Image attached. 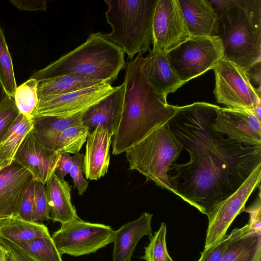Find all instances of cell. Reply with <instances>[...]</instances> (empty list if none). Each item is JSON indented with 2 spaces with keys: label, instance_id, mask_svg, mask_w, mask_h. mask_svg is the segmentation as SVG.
<instances>
[{
  "label": "cell",
  "instance_id": "cell-1",
  "mask_svg": "<svg viewBox=\"0 0 261 261\" xmlns=\"http://www.w3.org/2000/svg\"><path fill=\"white\" fill-rule=\"evenodd\" d=\"M219 106L205 102L178 107L168 122L189 153V162L173 164L175 195L206 216L234 193L261 165V147L245 146L215 131Z\"/></svg>",
  "mask_w": 261,
  "mask_h": 261
},
{
  "label": "cell",
  "instance_id": "cell-2",
  "mask_svg": "<svg viewBox=\"0 0 261 261\" xmlns=\"http://www.w3.org/2000/svg\"><path fill=\"white\" fill-rule=\"evenodd\" d=\"M149 59L138 54L127 61L124 82L122 118L112 139V154L118 155L168 123L178 106L169 105L167 95L156 89L148 79Z\"/></svg>",
  "mask_w": 261,
  "mask_h": 261
},
{
  "label": "cell",
  "instance_id": "cell-3",
  "mask_svg": "<svg viewBox=\"0 0 261 261\" xmlns=\"http://www.w3.org/2000/svg\"><path fill=\"white\" fill-rule=\"evenodd\" d=\"M223 59L248 72L261 60V0H211Z\"/></svg>",
  "mask_w": 261,
  "mask_h": 261
},
{
  "label": "cell",
  "instance_id": "cell-4",
  "mask_svg": "<svg viewBox=\"0 0 261 261\" xmlns=\"http://www.w3.org/2000/svg\"><path fill=\"white\" fill-rule=\"evenodd\" d=\"M125 53L100 32L90 34L86 41L30 78L37 82L66 74H78L111 85L126 69Z\"/></svg>",
  "mask_w": 261,
  "mask_h": 261
},
{
  "label": "cell",
  "instance_id": "cell-5",
  "mask_svg": "<svg viewBox=\"0 0 261 261\" xmlns=\"http://www.w3.org/2000/svg\"><path fill=\"white\" fill-rule=\"evenodd\" d=\"M106 17L112 28L105 36L132 60L137 54L151 51L152 27L157 0H104Z\"/></svg>",
  "mask_w": 261,
  "mask_h": 261
},
{
  "label": "cell",
  "instance_id": "cell-6",
  "mask_svg": "<svg viewBox=\"0 0 261 261\" xmlns=\"http://www.w3.org/2000/svg\"><path fill=\"white\" fill-rule=\"evenodd\" d=\"M184 148L168 123L152 131L125 151L131 170H136L158 186L175 193L168 171Z\"/></svg>",
  "mask_w": 261,
  "mask_h": 261
},
{
  "label": "cell",
  "instance_id": "cell-7",
  "mask_svg": "<svg viewBox=\"0 0 261 261\" xmlns=\"http://www.w3.org/2000/svg\"><path fill=\"white\" fill-rule=\"evenodd\" d=\"M166 56L176 74L185 84L214 69L223 59V50L218 36L190 37Z\"/></svg>",
  "mask_w": 261,
  "mask_h": 261
},
{
  "label": "cell",
  "instance_id": "cell-8",
  "mask_svg": "<svg viewBox=\"0 0 261 261\" xmlns=\"http://www.w3.org/2000/svg\"><path fill=\"white\" fill-rule=\"evenodd\" d=\"M61 224L51 237L61 256L89 254L113 242L115 230L110 226L85 222L79 218Z\"/></svg>",
  "mask_w": 261,
  "mask_h": 261
},
{
  "label": "cell",
  "instance_id": "cell-9",
  "mask_svg": "<svg viewBox=\"0 0 261 261\" xmlns=\"http://www.w3.org/2000/svg\"><path fill=\"white\" fill-rule=\"evenodd\" d=\"M214 70V93L218 103L240 110H253L261 104L260 88L252 86L248 73L240 67L222 59Z\"/></svg>",
  "mask_w": 261,
  "mask_h": 261
},
{
  "label": "cell",
  "instance_id": "cell-10",
  "mask_svg": "<svg viewBox=\"0 0 261 261\" xmlns=\"http://www.w3.org/2000/svg\"><path fill=\"white\" fill-rule=\"evenodd\" d=\"M260 181L259 165L234 193L215 205L207 215L208 223L204 249L212 247L225 237L228 228L236 217L244 212L247 201L260 186Z\"/></svg>",
  "mask_w": 261,
  "mask_h": 261
},
{
  "label": "cell",
  "instance_id": "cell-11",
  "mask_svg": "<svg viewBox=\"0 0 261 261\" xmlns=\"http://www.w3.org/2000/svg\"><path fill=\"white\" fill-rule=\"evenodd\" d=\"M190 37L178 0H157L152 20V50L167 54Z\"/></svg>",
  "mask_w": 261,
  "mask_h": 261
},
{
  "label": "cell",
  "instance_id": "cell-12",
  "mask_svg": "<svg viewBox=\"0 0 261 261\" xmlns=\"http://www.w3.org/2000/svg\"><path fill=\"white\" fill-rule=\"evenodd\" d=\"M110 84L95 85L60 96L39 100L33 118L73 117L83 113L115 89Z\"/></svg>",
  "mask_w": 261,
  "mask_h": 261
},
{
  "label": "cell",
  "instance_id": "cell-13",
  "mask_svg": "<svg viewBox=\"0 0 261 261\" xmlns=\"http://www.w3.org/2000/svg\"><path fill=\"white\" fill-rule=\"evenodd\" d=\"M213 128L245 146L261 147L260 120L253 110L219 107Z\"/></svg>",
  "mask_w": 261,
  "mask_h": 261
},
{
  "label": "cell",
  "instance_id": "cell-14",
  "mask_svg": "<svg viewBox=\"0 0 261 261\" xmlns=\"http://www.w3.org/2000/svg\"><path fill=\"white\" fill-rule=\"evenodd\" d=\"M60 153L46 148L33 128L20 144L13 158L36 181L46 185L55 173Z\"/></svg>",
  "mask_w": 261,
  "mask_h": 261
},
{
  "label": "cell",
  "instance_id": "cell-15",
  "mask_svg": "<svg viewBox=\"0 0 261 261\" xmlns=\"http://www.w3.org/2000/svg\"><path fill=\"white\" fill-rule=\"evenodd\" d=\"M33 180L29 171L14 160L0 170V217L18 216L24 191Z\"/></svg>",
  "mask_w": 261,
  "mask_h": 261
},
{
  "label": "cell",
  "instance_id": "cell-16",
  "mask_svg": "<svg viewBox=\"0 0 261 261\" xmlns=\"http://www.w3.org/2000/svg\"><path fill=\"white\" fill-rule=\"evenodd\" d=\"M113 136L107 129L100 126L89 133L82 165L87 179L98 180L107 173Z\"/></svg>",
  "mask_w": 261,
  "mask_h": 261
},
{
  "label": "cell",
  "instance_id": "cell-17",
  "mask_svg": "<svg viewBox=\"0 0 261 261\" xmlns=\"http://www.w3.org/2000/svg\"><path fill=\"white\" fill-rule=\"evenodd\" d=\"M124 94V86L122 83L83 113V123L88 128L89 133L100 126L113 135L115 134L122 118Z\"/></svg>",
  "mask_w": 261,
  "mask_h": 261
},
{
  "label": "cell",
  "instance_id": "cell-18",
  "mask_svg": "<svg viewBox=\"0 0 261 261\" xmlns=\"http://www.w3.org/2000/svg\"><path fill=\"white\" fill-rule=\"evenodd\" d=\"M191 37L217 36L218 17L208 0H178Z\"/></svg>",
  "mask_w": 261,
  "mask_h": 261
},
{
  "label": "cell",
  "instance_id": "cell-19",
  "mask_svg": "<svg viewBox=\"0 0 261 261\" xmlns=\"http://www.w3.org/2000/svg\"><path fill=\"white\" fill-rule=\"evenodd\" d=\"M152 216L143 213L137 219L127 222L115 231L112 261H130L139 241L143 236H152Z\"/></svg>",
  "mask_w": 261,
  "mask_h": 261
},
{
  "label": "cell",
  "instance_id": "cell-20",
  "mask_svg": "<svg viewBox=\"0 0 261 261\" xmlns=\"http://www.w3.org/2000/svg\"><path fill=\"white\" fill-rule=\"evenodd\" d=\"M260 234L248 223L233 229L220 261H261Z\"/></svg>",
  "mask_w": 261,
  "mask_h": 261
},
{
  "label": "cell",
  "instance_id": "cell-21",
  "mask_svg": "<svg viewBox=\"0 0 261 261\" xmlns=\"http://www.w3.org/2000/svg\"><path fill=\"white\" fill-rule=\"evenodd\" d=\"M45 186L50 215L54 222L63 224L79 218L71 202V188L68 182L61 179L55 173Z\"/></svg>",
  "mask_w": 261,
  "mask_h": 261
},
{
  "label": "cell",
  "instance_id": "cell-22",
  "mask_svg": "<svg viewBox=\"0 0 261 261\" xmlns=\"http://www.w3.org/2000/svg\"><path fill=\"white\" fill-rule=\"evenodd\" d=\"M149 52L147 57L149 59L148 75L150 82L166 95L175 92L185 83L174 71L166 54L152 50Z\"/></svg>",
  "mask_w": 261,
  "mask_h": 261
},
{
  "label": "cell",
  "instance_id": "cell-23",
  "mask_svg": "<svg viewBox=\"0 0 261 261\" xmlns=\"http://www.w3.org/2000/svg\"><path fill=\"white\" fill-rule=\"evenodd\" d=\"M83 113L68 118L55 116L33 117L32 118L33 129L46 148L56 151V144L60 134L70 127L83 124Z\"/></svg>",
  "mask_w": 261,
  "mask_h": 261
},
{
  "label": "cell",
  "instance_id": "cell-24",
  "mask_svg": "<svg viewBox=\"0 0 261 261\" xmlns=\"http://www.w3.org/2000/svg\"><path fill=\"white\" fill-rule=\"evenodd\" d=\"M106 84L78 74H66L38 82L39 101Z\"/></svg>",
  "mask_w": 261,
  "mask_h": 261
},
{
  "label": "cell",
  "instance_id": "cell-25",
  "mask_svg": "<svg viewBox=\"0 0 261 261\" xmlns=\"http://www.w3.org/2000/svg\"><path fill=\"white\" fill-rule=\"evenodd\" d=\"M50 236L47 227L41 222H34L11 217L0 227V237L13 244L36 238Z\"/></svg>",
  "mask_w": 261,
  "mask_h": 261
},
{
  "label": "cell",
  "instance_id": "cell-26",
  "mask_svg": "<svg viewBox=\"0 0 261 261\" xmlns=\"http://www.w3.org/2000/svg\"><path fill=\"white\" fill-rule=\"evenodd\" d=\"M15 245L37 261H62L51 236L36 238Z\"/></svg>",
  "mask_w": 261,
  "mask_h": 261
},
{
  "label": "cell",
  "instance_id": "cell-27",
  "mask_svg": "<svg viewBox=\"0 0 261 261\" xmlns=\"http://www.w3.org/2000/svg\"><path fill=\"white\" fill-rule=\"evenodd\" d=\"M38 84L36 80L30 78L17 87L13 97L19 113L30 119L33 118L39 103Z\"/></svg>",
  "mask_w": 261,
  "mask_h": 261
},
{
  "label": "cell",
  "instance_id": "cell-28",
  "mask_svg": "<svg viewBox=\"0 0 261 261\" xmlns=\"http://www.w3.org/2000/svg\"><path fill=\"white\" fill-rule=\"evenodd\" d=\"M32 128V119L19 113L2 139L1 142L12 161L20 144Z\"/></svg>",
  "mask_w": 261,
  "mask_h": 261
},
{
  "label": "cell",
  "instance_id": "cell-29",
  "mask_svg": "<svg viewBox=\"0 0 261 261\" xmlns=\"http://www.w3.org/2000/svg\"><path fill=\"white\" fill-rule=\"evenodd\" d=\"M89 134L88 128L84 124L70 127L59 135L55 151L58 153L76 154L86 141Z\"/></svg>",
  "mask_w": 261,
  "mask_h": 261
},
{
  "label": "cell",
  "instance_id": "cell-30",
  "mask_svg": "<svg viewBox=\"0 0 261 261\" xmlns=\"http://www.w3.org/2000/svg\"><path fill=\"white\" fill-rule=\"evenodd\" d=\"M0 80L7 93L12 98L17 88L13 62L4 33L0 26Z\"/></svg>",
  "mask_w": 261,
  "mask_h": 261
},
{
  "label": "cell",
  "instance_id": "cell-31",
  "mask_svg": "<svg viewBox=\"0 0 261 261\" xmlns=\"http://www.w3.org/2000/svg\"><path fill=\"white\" fill-rule=\"evenodd\" d=\"M167 226L162 222L159 230L151 236L141 258L146 261H174L169 255L166 242Z\"/></svg>",
  "mask_w": 261,
  "mask_h": 261
},
{
  "label": "cell",
  "instance_id": "cell-32",
  "mask_svg": "<svg viewBox=\"0 0 261 261\" xmlns=\"http://www.w3.org/2000/svg\"><path fill=\"white\" fill-rule=\"evenodd\" d=\"M51 219L45 185L36 181L32 221L41 222Z\"/></svg>",
  "mask_w": 261,
  "mask_h": 261
},
{
  "label": "cell",
  "instance_id": "cell-33",
  "mask_svg": "<svg viewBox=\"0 0 261 261\" xmlns=\"http://www.w3.org/2000/svg\"><path fill=\"white\" fill-rule=\"evenodd\" d=\"M13 98L10 97L0 105V143L9 128L19 115Z\"/></svg>",
  "mask_w": 261,
  "mask_h": 261
},
{
  "label": "cell",
  "instance_id": "cell-34",
  "mask_svg": "<svg viewBox=\"0 0 261 261\" xmlns=\"http://www.w3.org/2000/svg\"><path fill=\"white\" fill-rule=\"evenodd\" d=\"M72 166L69 172L74 184V188H76L78 194L83 195L88 187L89 181L84 177L83 174V160L84 154L77 153L71 156Z\"/></svg>",
  "mask_w": 261,
  "mask_h": 261
},
{
  "label": "cell",
  "instance_id": "cell-35",
  "mask_svg": "<svg viewBox=\"0 0 261 261\" xmlns=\"http://www.w3.org/2000/svg\"><path fill=\"white\" fill-rule=\"evenodd\" d=\"M35 185L36 180L33 179L25 190L17 216L22 219L28 221H32Z\"/></svg>",
  "mask_w": 261,
  "mask_h": 261
},
{
  "label": "cell",
  "instance_id": "cell-36",
  "mask_svg": "<svg viewBox=\"0 0 261 261\" xmlns=\"http://www.w3.org/2000/svg\"><path fill=\"white\" fill-rule=\"evenodd\" d=\"M230 239L229 234L211 247L203 249L197 261H220Z\"/></svg>",
  "mask_w": 261,
  "mask_h": 261
},
{
  "label": "cell",
  "instance_id": "cell-37",
  "mask_svg": "<svg viewBox=\"0 0 261 261\" xmlns=\"http://www.w3.org/2000/svg\"><path fill=\"white\" fill-rule=\"evenodd\" d=\"M257 198L250 206L245 208L244 212L249 214L250 218L248 224L256 231L261 233V197L260 186Z\"/></svg>",
  "mask_w": 261,
  "mask_h": 261
},
{
  "label": "cell",
  "instance_id": "cell-38",
  "mask_svg": "<svg viewBox=\"0 0 261 261\" xmlns=\"http://www.w3.org/2000/svg\"><path fill=\"white\" fill-rule=\"evenodd\" d=\"M46 0H11L10 2L15 7L21 10L34 11H45L47 8Z\"/></svg>",
  "mask_w": 261,
  "mask_h": 261
},
{
  "label": "cell",
  "instance_id": "cell-39",
  "mask_svg": "<svg viewBox=\"0 0 261 261\" xmlns=\"http://www.w3.org/2000/svg\"><path fill=\"white\" fill-rule=\"evenodd\" d=\"M72 166V157L68 153H61L56 169L55 173L62 180L65 176L69 174Z\"/></svg>",
  "mask_w": 261,
  "mask_h": 261
},
{
  "label": "cell",
  "instance_id": "cell-40",
  "mask_svg": "<svg viewBox=\"0 0 261 261\" xmlns=\"http://www.w3.org/2000/svg\"><path fill=\"white\" fill-rule=\"evenodd\" d=\"M13 161L9 158L3 143H0V170L9 165Z\"/></svg>",
  "mask_w": 261,
  "mask_h": 261
},
{
  "label": "cell",
  "instance_id": "cell-41",
  "mask_svg": "<svg viewBox=\"0 0 261 261\" xmlns=\"http://www.w3.org/2000/svg\"><path fill=\"white\" fill-rule=\"evenodd\" d=\"M10 97L0 80V105Z\"/></svg>",
  "mask_w": 261,
  "mask_h": 261
},
{
  "label": "cell",
  "instance_id": "cell-42",
  "mask_svg": "<svg viewBox=\"0 0 261 261\" xmlns=\"http://www.w3.org/2000/svg\"><path fill=\"white\" fill-rule=\"evenodd\" d=\"M7 250L0 243V261H6V253Z\"/></svg>",
  "mask_w": 261,
  "mask_h": 261
},
{
  "label": "cell",
  "instance_id": "cell-43",
  "mask_svg": "<svg viewBox=\"0 0 261 261\" xmlns=\"http://www.w3.org/2000/svg\"><path fill=\"white\" fill-rule=\"evenodd\" d=\"M7 250V252L6 253V261H17L12 254V253L8 249Z\"/></svg>",
  "mask_w": 261,
  "mask_h": 261
},
{
  "label": "cell",
  "instance_id": "cell-44",
  "mask_svg": "<svg viewBox=\"0 0 261 261\" xmlns=\"http://www.w3.org/2000/svg\"><path fill=\"white\" fill-rule=\"evenodd\" d=\"M10 217H0V227L8 221Z\"/></svg>",
  "mask_w": 261,
  "mask_h": 261
}]
</instances>
